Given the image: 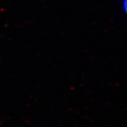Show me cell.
Instances as JSON below:
<instances>
[{"mask_svg":"<svg viewBox=\"0 0 127 127\" xmlns=\"http://www.w3.org/2000/svg\"><path fill=\"white\" fill-rule=\"evenodd\" d=\"M123 8L126 14H127V0H123Z\"/></svg>","mask_w":127,"mask_h":127,"instance_id":"obj_1","label":"cell"}]
</instances>
